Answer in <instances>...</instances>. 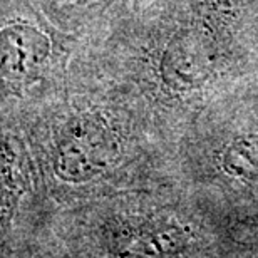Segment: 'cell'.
Listing matches in <instances>:
<instances>
[{"label":"cell","instance_id":"obj_1","mask_svg":"<svg viewBox=\"0 0 258 258\" xmlns=\"http://www.w3.org/2000/svg\"><path fill=\"white\" fill-rule=\"evenodd\" d=\"M189 233L176 223H151L139 226L121 243L119 258H168L186 248Z\"/></svg>","mask_w":258,"mask_h":258}]
</instances>
